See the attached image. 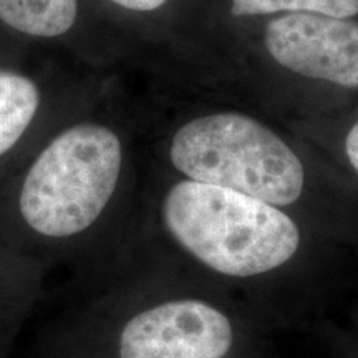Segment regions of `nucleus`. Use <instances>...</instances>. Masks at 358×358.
I'll list each match as a JSON object with an SVG mask.
<instances>
[{
	"instance_id": "f257e3e1",
	"label": "nucleus",
	"mask_w": 358,
	"mask_h": 358,
	"mask_svg": "<svg viewBox=\"0 0 358 358\" xmlns=\"http://www.w3.org/2000/svg\"><path fill=\"white\" fill-rule=\"evenodd\" d=\"M163 219L169 234L191 256L219 274H266L294 257L301 232L275 206L243 192L198 181L168 191Z\"/></svg>"
},
{
	"instance_id": "f03ea898",
	"label": "nucleus",
	"mask_w": 358,
	"mask_h": 358,
	"mask_svg": "<svg viewBox=\"0 0 358 358\" xmlns=\"http://www.w3.org/2000/svg\"><path fill=\"white\" fill-rule=\"evenodd\" d=\"M169 158L191 181L221 186L275 206L301 198L302 161L277 134L241 113L191 120L173 136Z\"/></svg>"
},
{
	"instance_id": "7ed1b4c3",
	"label": "nucleus",
	"mask_w": 358,
	"mask_h": 358,
	"mask_svg": "<svg viewBox=\"0 0 358 358\" xmlns=\"http://www.w3.org/2000/svg\"><path fill=\"white\" fill-rule=\"evenodd\" d=\"M122 161V141L110 128L82 123L60 133L27 173L22 217L42 236L80 234L108 206Z\"/></svg>"
},
{
	"instance_id": "20e7f679",
	"label": "nucleus",
	"mask_w": 358,
	"mask_h": 358,
	"mask_svg": "<svg viewBox=\"0 0 358 358\" xmlns=\"http://www.w3.org/2000/svg\"><path fill=\"white\" fill-rule=\"evenodd\" d=\"M234 334L229 319L201 301H174L134 315L120 337V358H222Z\"/></svg>"
},
{
	"instance_id": "39448f33",
	"label": "nucleus",
	"mask_w": 358,
	"mask_h": 358,
	"mask_svg": "<svg viewBox=\"0 0 358 358\" xmlns=\"http://www.w3.org/2000/svg\"><path fill=\"white\" fill-rule=\"evenodd\" d=\"M264 43L294 73L358 88V20L285 13L268 22Z\"/></svg>"
},
{
	"instance_id": "423d86ee",
	"label": "nucleus",
	"mask_w": 358,
	"mask_h": 358,
	"mask_svg": "<svg viewBox=\"0 0 358 358\" xmlns=\"http://www.w3.org/2000/svg\"><path fill=\"white\" fill-rule=\"evenodd\" d=\"M77 0H0V20L17 32L52 38L77 20Z\"/></svg>"
},
{
	"instance_id": "0eeeda50",
	"label": "nucleus",
	"mask_w": 358,
	"mask_h": 358,
	"mask_svg": "<svg viewBox=\"0 0 358 358\" xmlns=\"http://www.w3.org/2000/svg\"><path fill=\"white\" fill-rule=\"evenodd\" d=\"M40 105L37 85L15 71H0V156L17 145Z\"/></svg>"
},
{
	"instance_id": "6e6552de",
	"label": "nucleus",
	"mask_w": 358,
	"mask_h": 358,
	"mask_svg": "<svg viewBox=\"0 0 358 358\" xmlns=\"http://www.w3.org/2000/svg\"><path fill=\"white\" fill-rule=\"evenodd\" d=\"M317 13L350 19L358 13V0H232L234 17L268 15V13Z\"/></svg>"
},
{
	"instance_id": "1a4fd4ad",
	"label": "nucleus",
	"mask_w": 358,
	"mask_h": 358,
	"mask_svg": "<svg viewBox=\"0 0 358 358\" xmlns=\"http://www.w3.org/2000/svg\"><path fill=\"white\" fill-rule=\"evenodd\" d=\"M116 6L128 8V10H136V12H151L156 8L163 7L168 0H111Z\"/></svg>"
},
{
	"instance_id": "9d476101",
	"label": "nucleus",
	"mask_w": 358,
	"mask_h": 358,
	"mask_svg": "<svg viewBox=\"0 0 358 358\" xmlns=\"http://www.w3.org/2000/svg\"><path fill=\"white\" fill-rule=\"evenodd\" d=\"M345 153H347L348 161H350V164L358 173V122L353 124L350 133L347 134Z\"/></svg>"
}]
</instances>
